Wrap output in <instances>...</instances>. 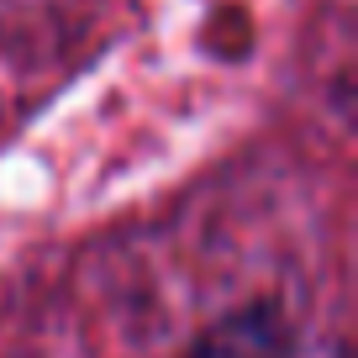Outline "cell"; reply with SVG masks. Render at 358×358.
Returning a JSON list of instances; mask_svg holds the SVG:
<instances>
[{"instance_id": "1", "label": "cell", "mask_w": 358, "mask_h": 358, "mask_svg": "<svg viewBox=\"0 0 358 358\" xmlns=\"http://www.w3.org/2000/svg\"><path fill=\"white\" fill-rule=\"evenodd\" d=\"M190 358H301L295 332L274 306H243L195 337Z\"/></svg>"}]
</instances>
